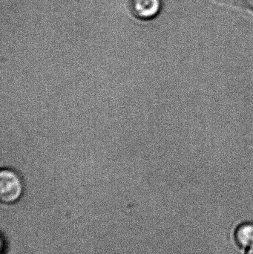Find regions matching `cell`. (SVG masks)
Masks as SVG:
<instances>
[{"label":"cell","instance_id":"7a4b0ae2","mask_svg":"<svg viewBox=\"0 0 253 254\" xmlns=\"http://www.w3.org/2000/svg\"><path fill=\"white\" fill-rule=\"evenodd\" d=\"M131 9L137 17L151 19L160 13L162 1L161 0H131Z\"/></svg>","mask_w":253,"mask_h":254},{"label":"cell","instance_id":"3957f363","mask_svg":"<svg viewBox=\"0 0 253 254\" xmlns=\"http://www.w3.org/2000/svg\"><path fill=\"white\" fill-rule=\"evenodd\" d=\"M236 243L242 248L253 246V223L248 222L239 226L235 234Z\"/></svg>","mask_w":253,"mask_h":254},{"label":"cell","instance_id":"6da1fadb","mask_svg":"<svg viewBox=\"0 0 253 254\" xmlns=\"http://www.w3.org/2000/svg\"><path fill=\"white\" fill-rule=\"evenodd\" d=\"M22 184L19 176L11 170H4L0 174V198L6 204L16 202L22 193Z\"/></svg>","mask_w":253,"mask_h":254},{"label":"cell","instance_id":"277c9868","mask_svg":"<svg viewBox=\"0 0 253 254\" xmlns=\"http://www.w3.org/2000/svg\"><path fill=\"white\" fill-rule=\"evenodd\" d=\"M247 254H253V246L249 248V250H248V253H247Z\"/></svg>","mask_w":253,"mask_h":254}]
</instances>
